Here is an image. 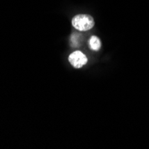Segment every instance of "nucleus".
<instances>
[{
    "instance_id": "obj_1",
    "label": "nucleus",
    "mask_w": 149,
    "mask_h": 149,
    "mask_svg": "<svg viewBox=\"0 0 149 149\" xmlns=\"http://www.w3.org/2000/svg\"><path fill=\"white\" fill-rule=\"evenodd\" d=\"M72 24L79 31H87L95 26V21L89 15H77L72 18Z\"/></svg>"
},
{
    "instance_id": "obj_2",
    "label": "nucleus",
    "mask_w": 149,
    "mask_h": 149,
    "mask_svg": "<svg viewBox=\"0 0 149 149\" xmlns=\"http://www.w3.org/2000/svg\"><path fill=\"white\" fill-rule=\"evenodd\" d=\"M69 62L73 67L79 69L88 63V58L82 52L75 51L69 56Z\"/></svg>"
},
{
    "instance_id": "obj_3",
    "label": "nucleus",
    "mask_w": 149,
    "mask_h": 149,
    "mask_svg": "<svg viewBox=\"0 0 149 149\" xmlns=\"http://www.w3.org/2000/svg\"><path fill=\"white\" fill-rule=\"evenodd\" d=\"M89 47L94 51H98L101 47V40L97 36H92L89 38Z\"/></svg>"
},
{
    "instance_id": "obj_4",
    "label": "nucleus",
    "mask_w": 149,
    "mask_h": 149,
    "mask_svg": "<svg viewBox=\"0 0 149 149\" xmlns=\"http://www.w3.org/2000/svg\"><path fill=\"white\" fill-rule=\"evenodd\" d=\"M79 38H80V35L73 34V35L72 36V38H71V42H72V47H79V45L78 44V42H77V40H81V38L79 39Z\"/></svg>"
}]
</instances>
